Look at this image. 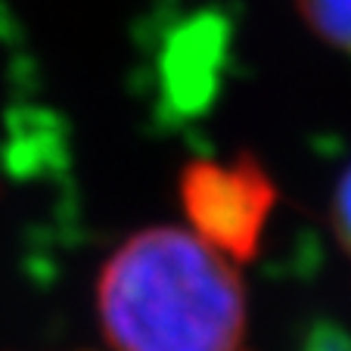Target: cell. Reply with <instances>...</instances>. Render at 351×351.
Wrapping results in <instances>:
<instances>
[{"label":"cell","instance_id":"2","mask_svg":"<svg viewBox=\"0 0 351 351\" xmlns=\"http://www.w3.org/2000/svg\"><path fill=\"white\" fill-rule=\"evenodd\" d=\"M277 186L249 156L190 162L180 174V206L186 227L237 265L258 252Z\"/></svg>","mask_w":351,"mask_h":351},{"label":"cell","instance_id":"3","mask_svg":"<svg viewBox=\"0 0 351 351\" xmlns=\"http://www.w3.org/2000/svg\"><path fill=\"white\" fill-rule=\"evenodd\" d=\"M308 28L324 44L351 56V0H292Z\"/></svg>","mask_w":351,"mask_h":351},{"label":"cell","instance_id":"4","mask_svg":"<svg viewBox=\"0 0 351 351\" xmlns=\"http://www.w3.org/2000/svg\"><path fill=\"white\" fill-rule=\"evenodd\" d=\"M332 227H336L339 245L351 258V165L339 174L336 193H332Z\"/></svg>","mask_w":351,"mask_h":351},{"label":"cell","instance_id":"1","mask_svg":"<svg viewBox=\"0 0 351 351\" xmlns=\"http://www.w3.org/2000/svg\"><path fill=\"white\" fill-rule=\"evenodd\" d=\"M109 351H243L249 302L237 261L190 227L131 233L97 274Z\"/></svg>","mask_w":351,"mask_h":351}]
</instances>
